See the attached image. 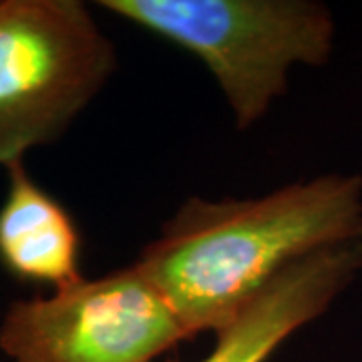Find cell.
Segmentation results:
<instances>
[{"label": "cell", "mask_w": 362, "mask_h": 362, "mask_svg": "<svg viewBox=\"0 0 362 362\" xmlns=\"http://www.w3.org/2000/svg\"><path fill=\"white\" fill-rule=\"evenodd\" d=\"M362 240V177L326 173L256 199L189 197L135 266L194 338L218 332L300 258Z\"/></svg>", "instance_id": "cell-1"}, {"label": "cell", "mask_w": 362, "mask_h": 362, "mask_svg": "<svg viewBox=\"0 0 362 362\" xmlns=\"http://www.w3.org/2000/svg\"><path fill=\"white\" fill-rule=\"evenodd\" d=\"M107 13L195 54L218 81L238 129L256 125L298 65H324L332 13L310 0H101Z\"/></svg>", "instance_id": "cell-2"}, {"label": "cell", "mask_w": 362, "mask_h": 362, "mask_svg": "<svg viewBox=\"0 0 362 362\" xmlns=\"http://www.w3.org/2000/svg\"><path fill=\"white\" fill-rule=\"evenodd\" d=\"M115 66L87 4L0 0V165L59 139Z\"/></svg>", "instance_id": "cell-3"}, {"label": "cell", "mask_w": 362, "mask_h": 362, "mask_svg": "<svg viewBox=\"0 0 362 362\" xmlns=\"http://www.w3.org/2000/svg\"><path fill=\"white\" fill-rule=\"evenodd\" d=\"M189 332L135 264L16 300L0 322L13 362H153Z\"/></svg>", "instance_id": "cell-4"}, {"label": "cell", "mask_w": 362, "mask_h": 362, "mask_svg": "<svg viewBox=\"0 0 362 362\" xmlns=\"http://www.w3.org/2000/svg\"><path fill=\"white\" fill-rule=\"evenodd\" d=\"M361 270L362 240L300 258L216 332L214 350L197 362H266L302 326L320 318Z\"/></svg>", "instance_id": "cell-5"}, {"label": "cell", "mask_w": 362, "mask_h": 362, "mask_svg": "<svg viewBox=\"0 0 362 362\" xmlns=\"http://www.w3.org/2000/svg\"><path fill=\"white\" fill-rule=\"evenodd\" d=\"M0 206V264L13 278L63 290L83 280L81 232L65 206L28 175L25 161L8 165Z\"/></svg>", "instance_id": "cell-6"}]
</instances>
